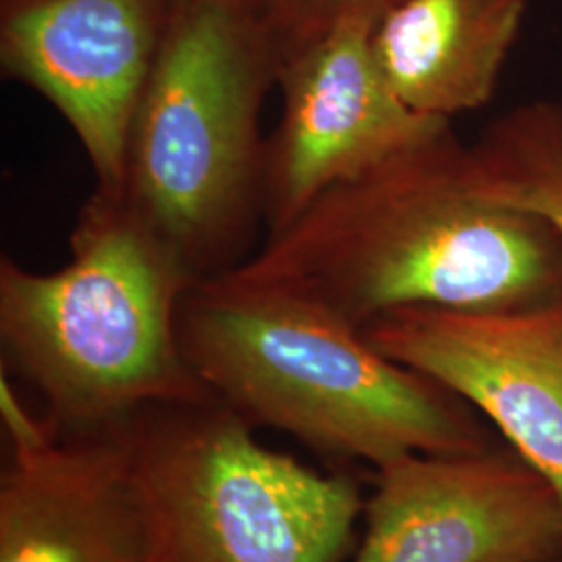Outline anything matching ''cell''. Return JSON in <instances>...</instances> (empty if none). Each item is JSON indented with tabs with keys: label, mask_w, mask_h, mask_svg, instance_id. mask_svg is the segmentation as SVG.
Listing matches in <instances>:
<instances>
[{
	"label": "cell",
	"mask_w": 562,
	"mask_h": 562,
	"mask_svg": "<svg viewBox=\"0 0 562 562\" xmlns=\"http://www.w3.org/2000/svg\"><path fill=\"white\" fill-rule=\"evenodd\" d=\"M55 425V423H53ZM0 477V562H157L120 425L15 446Z\"/></svg>",
	"instance_id": "cell-10"
},
{
	"label": "cell",
	"mask_w": 562,
	"mask_h": 562,
	"mask_svg": "<svg viewBox=\"0 0 562 562\" xmlns=\"http://www.w3.org/2000/svg\"><path fill=\"white\" fill-rule=\"evenodd\" d=\"M222 2L234 4V7L244 9V11H250V13L259 15V18H262V20L269 23V13H271L276 0H222Z\"/></svg>",
	"instance_id": "cell-14"
},
{
	"label": "cell",
	"mask_w": 562,
	"mask_h": 562,
	"mask_svg": "<svg viewBox=\"0 0 562 562\" xmlns=\"http://www.w3.org/2000/svg\"><path fill=\"white\" fill-rule=\"evenodd\" d=\"M527 0H401L371 34L385 86L411 111L452 120L492 101Z\"/></svg>",
	"instance_id": "cell-11"
},
{
	"label": "cell",
	"mask_w": 562,
	"mask_h": 562,
	"mask_svg": "<svg viewBox=\"0 0 562 562\" xmlns=\"http://www.w3.org/2000/svg\"><path fill=\"white\" fill-rule=\"evenodd\" d=\"M178 0H0V65L76 132L97 188L117 192L142 90Z\"/></svg>",
	"instance_id": "cell-9"
},
{
	"label": "cell",
	"mask_w": 562,
	"mask_h": 562,
	"mask_svg": "<svg viewBox=\"0 0 562 562\" xmlns=\"http://www.w3.org/2000/svg\"><path fill=\"white\" fill-rule=\"evenodd\" d=\"M120 425L157 562H344L361 485L267 448L217 398L144 408Z\"/></svg>",
	"instance_id": "cell-5"
},
{
	"label": "cell",
	"mask_w": 562,
	"mask_h": 562,
	"mask_svg": "<svg viewBox=\"0 0 562 562\" xmlns=\"http://www.w3.org/2000/svg\"><path fill=\"white\" fill-rule=\"evenodd\" d=\"M352 562H562V503L510 446L375 469Z\"/></svg>",
	"instance_id": "cell-7"
},
{
	"label": "cell",
	"mask_w": 562,
	"mask_h": 562,
	"mask_svg": "<svg viewBox=\"0 0 562 562\" xmlns=\"http://www.w3.org/2000/svg\"><path fill=\"white\" fill-rule=\"evenodd\" d=\"M196 281L120 196L97 188L67 265L41 273L2 257V364L41 394L57 429L213 398L178 334L181 299Z\"/></svg>",
	"instance_id": "cell-3"
},
{
	"label": "cell",
	"mask_w": 562,
	"mask_h": 562,
	"mask_svg": "<svg viewBox=\"0 0 562 562\" xmlns=\"http://www.w3.org/2000/svg\"><path fill=\"white\" fill-rule=\"evenodd\" d=\"M375 23L344 18L281 53V120L262 180L269 236L329 188L450 127L406 109L385 86L371 50Z\"/></svg>",
	"instance_id": "cell-6"
},
{
	"label": "cell",
	"mask_w": 562,
	"mask_h": 562,
	"mask_svg": "<svg viewBox=\"0 0 562 562\" xmlns=\"http://www.w3.org/2000/svg\"><path fill=\"white\" fill-rule=\"evenodd\" d=\"M361 331L469 402L562 503V294L513 311L398 308Z\"/></svg>",
	"instance_id": "cell-8"
},
{
	"label": "cell",
	"mask_w": 562,
	"mask_h": 562,
	"mask_svg": "<svg viewBox=\"0 0 562 562\" xmlns=\"http://www.w3.org/2000/svg\"><path fill=\"white\" fill-rule=\"evenodd\" d=\"M280 63L259 15L222 0L176 2L109 194L199 281L241 265L262 217V102Z\"/></svg>",
	"instance_id": "cell-4"
},
{
	"label": "cell",
	"mask_w": 562,
	"mask_h": 562,
	"mask_svg": "<svg viewBox=\"0 0 562 562\" xmlns=\"http://www.w3.org/2000/svg\"><path fill=\"white\" fill-rule=\"evenodd\" d=\"M364 327L413 306L513 311L562 294V238L482 196L452 127L323 192L234 267Z\"/></svg>",
	"instance_id": "cell-1"
},
{
	"label": "cell",
	"mask_w": 562,
	"mask_h": 562,
	"mask_svg": "<svg viewBox=\"0 0 562 562\" xmlns=\"http://www.w3.org/2000/svg\"><path fill=\"white\" fill-rule=\"evenodd\" d=\"M396 2L401 0H276L269 13V27L283 53L344 18L380 21Z\"/></svg>",
	"instance_id": "cell-13"
},
{
	"label": "cell",
	"mask_w": 562,
	"mask_h": 562,
	"mask_svg": "<svg viewBox=\"0 0 562 562\" xmlns=\"http://www.w3.org/2000/svg\"><path fill=\"white\" fill-rule=\"evenodd\" d=\"M469 171L487 201L540 217L562 238V104H519L469 146Z\"/></svg>",
	"instance_id": "cell-12"
},
{
	"label": "cell",
	"mask_w": 562,
	"mask_h": 562,
	"mask_svg": "<svg viewBox=\"0 0 562 562\" xmlns=\"http://www.w3.org/2000/svg\"><path fill=\"white\" fill-rule=\"evenodd\" d=\"M178 334L213 398L331 459L380 469L498 443L469 402L385 357L327 304L236 269L186 292Z\"/></svg>",
	"instance_id": "cell-2"
}]
</instances>
